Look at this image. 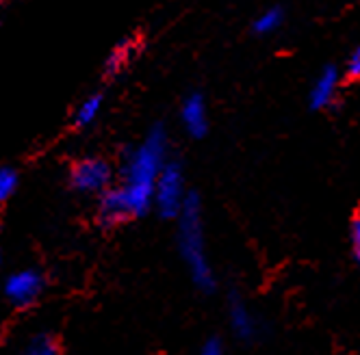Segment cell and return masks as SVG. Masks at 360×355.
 <instances>
[{"mask_svg": "<svg viewBox=\"0 0 360 355\" xmlns=\"http://www.w3.org/2000/svg\"><path fill=\"white\" fill-rule=\"evenodd\" d=\"M198 355H226V351H224V344L217 338H211V340H207L202 344Z\"/></svg>", "mask_w": 360, "mask_h": 355, "instance_id": "cell-16", "label": "cell"}, {"mask_svg": "<svg viewBox=\"0 0 360 355\" xmlns=\"http://www.w3.org/2000/svg\"><path fill=\"white\" fill-rule=\"evenodd\" d=\"M165 152L167 141L161 128L152 130L146 141L131 152L124 165L122 185L109 187L100 197L98 217L102 225L113 227L148 213L154 201L157 178L165 165Z\"/></svg>", "mask_w": 360, "mask_h": 355, "instance_id": "cell-1", "label": "cell"}, {"mask_svg": "<svg viewBox=\"0 0 360 355\" xmlns=\"http://www.w3.org/2000/svg\"><path fill=\"white\" fill-rule=\"evenodd\" d=\"M349 243H352V251L360 249V213L354 215L349 221Z\"/></svg>", "mask_w": 360, "mask_h": 355, "instance_id": "cell-15", "label": "cell"}, {"mask_svg": "<svg viewBox=\"0 0 360 355\" xmlns=\"http://www.w3.org/2000/svg\"><path fill=\"white\" fill-rule=\"evenodd\" d=\"M180 119H183L185 130L191 137H204L209 130V113L207 105H204V98L193 93L185 100L183 111H180Z\"/></svg>", "mask_w": 360, "mask_h": 355, "instance_id": "cell-8", "label": "cell"}, {"mask_svg": "<svg viewBox=\"0 0 360 355\" xmlns=\"http://www.w3.org/2000/svg\"><path fill=\"white\" fill-rule=\"evenodd\" d=\"M131 53H133V41H122V43H117L115 50L109 55L107 63H105L107 74L120 72V69L124 67V63L128 61V57H131Z\"/></svg>", "mask_w": 360, "mask_h": 355, "instance_id": "cell-12", "label": "cell"}, {"mask_svg": "<svg viewBox=\"0 0 360 355\" xmlns=\"http://www.w3.org/2000/svg\"><path fill=\"white\" fill-rule=\"evenodd\" d=\"M111 165L102 159H83L72 167L70 182L81 193H105L111 185Z\"/></svg>", "mask_w": 360, "mask_h": 355, "instance_id": "cell-4", "label": "cell"}, {"mask_svg": "<svg viewBox=\"0 0 360 355\" xmlns=\"http://www.w3.org/2000/svg\"><path fill=\"white\" fill-rule=\"evenodd\" d=\"M22 355H61V347L50 334H37L27 342Z\"/></svg>", "mask_w": 360, "mask_h": 355, "instance_id": "cell-10", "label": "cell"}, {"mask_svg": "<svg viewBox=\"0 0 360 355\" xmlns=\"http://www.w3.org/2000/svg\"><path fill=\"white\" fill-rule=\"evenodd\" d=\"M282 22H285V11H282V7H271L254 20V33H259V35L276 33L282 27Z\"/></svg>", "mask_w": 360, "mask_h": 355, "instance_id": "cell-9", "label": "cell"}, {"mask_svg": "<svg viewBox=\"0 0 360 355\" xmlns=\"http://www.w3.org/2000/svg\"><path fill=\"white\" fill-rule=\"evenodd\" d=\"M100 109H102V95H98V93L89 95V98L85 100V102L79 107V111H76L74 123L79 126V128H85V126H89V123L96 121Z\"/></svg>", "mask_w": 360, "mask_h": 355, "instance_id": "cell-11", "label": "cell"}, {"mask_svg": "<svg viewBox=\"0 0 360 355\" xmlns=\"http://www.w3.org/2000/svg\"><path fill=\"white\" fill-rule=\"evenodd\" d=\"M345 76L349 81H360V46L354 48V53L345 63Z\"/></svg>", "mask_w": 360, "mask_h": 355, "instance_id": "cell-14", "label": "cell"}, {"mask_svg": "<svg viewBox=\"0 0 360 355\" xmlns=\"http://www.w3.org/2000/svg\"><path fill=\"white\" fill-rule=\"evenodd\" d=\"M178 219V247L193 284L200 290L211 293L215 288V271L207 253V239L202 225V206L195 195H189Z\"/></svg>", "mask_w": 360, "mask_h": 355, "instance_id": "cell-2", "label": "cell"}, {"mask_svg": "<svg viewBox=\"0 0 360 355\" xmlns=\"http://www.w3.org/2000/svg\"><path fill=\"white\" fill-rule=\"evenodd\" d=\"M44 290V275L37 269H22L5 280V297L18 308H27L39 299Z\"/></svg>", "mask_w": 360, "mask_h": 355, "instance_id": "cell-5", "label": "cell"}, {"mask_svg": "<svg viewBox=\"0 0 360 355\" xmlns=\"http://www.w3.org/2000/svg\"><path fill=\"white\" fill-rule=\"evenodd\" d=\"M187 193H185V175L183 169L176 163H165L159 178H157V187H154V201L152 204L157 206V210L167 217L174 219L183 210L185 201H187Z\"/></svg>", "mask_w": 360, "mask_h": 355, "instance_id": "cell-3", "label": "cell"}, {"mask_svg": "<svg viewBox=\"0 0 360 355\" xmlns=\"http://www.w3.org/2000/svg\"><path fill=\"white\" fill-rule=\"evenodd\" d=\"M228 321H230V329L233 334L243 340V342H252L261 336V329L263 323L261 319L254 314V310L245 303V299L241 297H233L230 299V306H228Z\"/></svg>", "mask_w": 360, "mask_h": 355, "instance_id": "cell-6", "label": "cell"}, {"mask_svg": "<svg viewBox=\"0 0 360 355\" xmlns=\"http://www.w3.org/2000/svg\"><path fill=\"white\" fill-rule=\"evenodd\" d=\"M18 189V173L11 167H0V204L15 193Z\"/></svg>", "mask_w": 360, "mask_h": 355, "instance_id": "cell-13", "label": "cell"}, {"mask_svg": "<svg viewBox=\"0 0 360 355\" xmlns=\"http://www.w3.org/2000/svg\"><path fill=\"white\" fill-rule=\"evenodd\" d=\"M352 253H354V260H356V264H358V269H360V249H354Z\"/></svg>", "mask_w": 360, "mask_h": 355, "instance_id": "cell-17", "label": "cell"}, {"mask_svg": "<svg viewBox=\"0 0 360 355\" xmlns=\"http://www.w3.org/2000/svg\"><path fill=\"white\" fill-rule=\"evenodd\" d=\"M341 89V72L334 65H326L321 74L317 76V81L311 87V95H308V102H311L313 111H326L330 109L339 98Z\"/></svg>", "mask_w": 360, "mask_h": 355, "instance_id": "cell-7", "label": "cell"}]
</instances>
